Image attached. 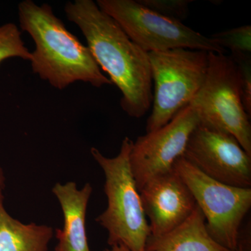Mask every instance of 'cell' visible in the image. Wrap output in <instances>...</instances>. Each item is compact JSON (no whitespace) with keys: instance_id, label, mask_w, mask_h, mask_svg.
Segmentation results:
<instances>
[{"instance_id":"obj_1","label":"cell","mask_w":251,"mask_h":251,"mask_svg":"<svg viewBox=\"0 0 251 251\" xmlns=\"http://www.w3.org/2000/svg\"><path fill=\"white\" fill-rule=\"evenodd\" d=\"M66 16L80 28L96 62L122 92L120 105L128 116L146 115L153 101L148 52L135 44L92 0L69 1Z\"/></svg>"},{"instance_id":"obj_2","label":"cell","mask_w":251,"mask_h":251,"mask_svg":"<svg viewBox=\"0 0 251 251\" xmlns=\"http://www.w3.org/2000/svg\"><path fill=\"white\" fill-rule=\"evenodd\" d=\"M18 10L21 29L35 44L31 52V69L42 80L60 90L76 82L95 87L112 85L90 49L68 30L49 4L39 6L24 0Z\"/></svg>"},{"instance_id":"obj_3","label":"cell","mask_w":251,"mask_h":251,"mask_svg":"<svg viewBox=\"0 0 251 251\" xmlns=\"http://www.w3.org/2000/svg\"><path fill=\"white\" fill-rule=\"evenodd\" d=\"M133 140L126 137L120 152L108 158L98 149H91L94 159L105 175L107 208L96 221L108 232L110 247L123 245L130 251H146L150 226L133 173L129 154Z\"/></svg>"},{"instance_id":"obj_4","label":"cell","mask_w":251,"mask_h":251,"mask_svg":"<svg viewBox=\"0 0 251 251\" xmlns=\"http://www.w3.org/2000/svg\"><path fill=\"white\" fill-rule=\"evenodd\" d=\"M208 53L186 49L148 52L153 107L147 122V133L167 125L191 103L205 80Z\"/></svg>"},{"instance_id":"obj_5","label":"cell","mask_w":251,"mask_h":251,"mask_svg":"<svg viewBox=\"0 0 251 251\" xmlns=\"http://www.w3.org/2000/svg\"><path fill=\"white\" fill-rule=\"evenodd\" d=\"M189 105L201 124L233 135L251 156L250 117L242 103L239 69L230 56L208 53L205 80Z\"/></svg>"},{"instance_id":"obj_6","label":"cell","mask_w":251,"mask_h":251,"mask_svg":"<svg viewBox=\"0 0 251 251\" xmlns=\"http://www.w3.org/2000/svg\"><path fill=\"white\" fill-rule=\"evenodd\" d=\"M97 4L145 52L186 49L226 53L210 37L157 14L138 1L97 0Z\"/></svg>"},{"instance_id":"obj_7","label":"cell","mask_w":251,"mask_h":251,"mask_svg":"<svg viewBox=\"0 0 251 251\" xmlns=\"http://www.w3.org/2000/svg\"><path fill=\"white\" fill-rule=\"evenodd\" d=\"M173 168L192 193L211 237L222 247L237 251L239 228L251 209V188L235 187L211 179L184 156Z\"/></svg>"},{"instance_id":"obj_8","label":"cell","mask_w":251,"mask_h":251,"mask_svg":"<svg viewBox=\"0 0 251 251\" xmlns=\"http://www.w3.org/2000/svg\"><path fill=\"white\" fill-rule=\"evenodd\" d=\"M200 123L198 112L188 105L167 125L133 142L129 163L138 191L150 179L173 169L175 162L184 156L190 137Z\"/></svg>"},{"instance_id":"obj_9","label":"cell","mask_w":251,"mask_h":251,"mask_svg":"<svg viewBox=\"0 0 251 251\" xmlns=\"http://www.w3.org/2000/svg\"><path fill=\"white\" fill-rule=\"evenodd\" d=\"M183 156L211 179L235 187L251 188V156L227 132L200 123Z\"/></svg>"},{"instance_id":"obj_10","label":"cell","mask_w":251,"mask_h":251,"mask_svg":"<svg viewBox=\"0 0 251 251\" xmlns=\"http://www.w3.org/2000/svg\"><path fill=\"white\" fill-rule=\"evenodd\" d=\"M150 236L157 238L176 228L197 206L189 188L173 168L155 176L139 191Z\"/></svg>"},{"instance_id":"obj_11","label":"cell","mask_w":251,"mask_h":251,"mask_svg":"<svg viewBox=\"0 0 251 251\" xmlns=\"http://www.w3.org/2000/svg\"><path fill=\"white\" fill-rule=\"evenodd\" d=\"M92 188L87 183L81 189L76 183H57L52 192L59 201L64 217L62 229H56L58 244L54 251H90L86 229L87 206Z\"/></svg>"},{"instance_id":"obj_12","label":"cell","mask_w":251,"mask_h":251,"mask_svg":"<svg viewBox=\"0 0 251 251\" xmlns=\"http://www.w3.org/2000/svg\"><path fill=\"white\" fill-rule=\"evenodd\" d=\"M146 251H231L211 237L198 205L182 224L164 235L149 238Z\"/></svg>"},{"instance_id":"obj_13","label":"cell","mask_w":251,"mask_h":251,"mask_svg":"<svg viewBox=\"0 0 251 251\" xmlns=\"http://www.w3.org/2000/svg\"><path fill=\"white\" fill-rule=\"evenodd\" d=\"M0 188V251H48L54 229L46 225L25 224L6 210Z\"/></svg>"},{"instance_id":"obj_14","label":"cell","mask_w":251,"mask_h":251,"mask_svg":"<svg viewBox=\"0 0 251 251\" xmlns=\"http://www.w3.org/2000/svg\"><path fill=\"white\" fill-rule=\"evenodd\" d=\"M216 44L231 52L234 61L251 58V26L244 25L221 31L211 36Z\"/></svg>"},{"instance_id":"obj_15","label":"cell","mask_w":251,"mask_h":251,"mask_svg":"<svg viewBox=\"0 0 251 251\" xmlns=\"http://www.w3.org/2000/svg\"><path fill=\"white\" fill-rule=\"evenodd\" d=\"M13 57L30 61L31 54L25 46L17 26L6 23L0 27V64Z\"/></svg>"},{"instance_id":"obj_16","label":"cell","mask_w":251,"mask_h":251,"mask_svg":"<svg viewBox=\"0 0 251 251\" xmlns=\"http://www.w3.org/2000/svg\"><path fill=\"white\" fill-rule=\"evenodd\" d=\"M138 2L157 14L182 23L189 14L193 0H138Z\"/></svg>"},{"instance_id":"obj_17","label":"cell","mask_w":251,"mask_h":251,"mask_svg":"<svg viewBox=\"0 0 251 251\" xmlns=\"http://www.w3.org/2000/svg\"><path fill=\"white\" fill-rule=\"evenodd\" d=\"M234 61V60H233ZM239 69L241 95L244 108L249 117L251 115V58L234 61Z\"/></svg>"},{"instance_id":"obj_18","label":"cell","mask_w":251,"mask_h":251,"mask_svg":"<svg viewBox=\"0 0 251 251\" xmlns=\"http://www.w3.org/2000/svg\"><path fill=\"white\" fill-rule=\"evenodd\" d=\"M103 251H130L123 245H115L110 247V249H105Z\"/></svg>"},{"instance_id":"obj_19","label":"cell","mask_w":251,"mask_h":251,"mask_svg":"<svg viewBox=\"0 0 251 251\" xmlns=\"http://www.w3.org/2000/svg\"><path fill=\"white\" fill-rule=\"evenodd\" d=\"M5 177L2 168L0 167V188H4Z\"/></svg>"},{"instance_id":"obj_20","label":"cell","mask_w":251,"mask_h":251,"mask_svg":"<svg viewBox=\"0 0 251 251\" xmlns=\"http://www.w3.org/2000/svg\"><path fill=\"white\" fill-rule=\"evenodd\" d=\"M237 251H243L242 249H238Z\"/></svg>"}]
</instances>
